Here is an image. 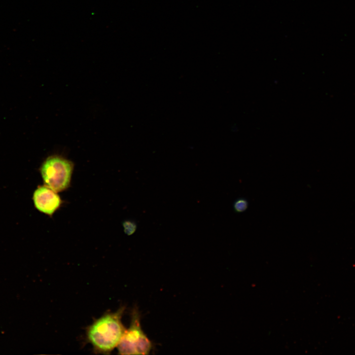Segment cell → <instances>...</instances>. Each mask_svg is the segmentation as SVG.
I'll return each mask as SVG.
<instances>
[{
  "label": "cell",
  "mask_w": 355,
  "mask_h": 355,
  "mask_svg": "<svg viewBox=\"0 0 355 355\" xmlns=\"http://www.w3.org/2000/svg\"><path fill=\"white\" fill-rule=\"evenodd\" d=\"M124 308L107 313L96 320L86 330L88 341L95 352L109 354L117 347L125 330L121 318Z\"/></svg>",
  "instance_id": "cell-1"
},
{
  "label": "cell",
  "mask_w": 355,
  "mask_h": 355,
  "mask_svg": "<svg viewBox=\"0 0 355 355\" xmlns=\"http://www.w3.org/2000/svg\"><path fill=\"white\" fill-rule=\"evenodd\" d=\"M73 169L72 162L58 155L46 158L42 164L40 172L45 186L56 192L69 187Z\"/></svg>",
  "instance_id": "cell-2"
},
{
  "label": "cell",
  "mask_w": 355,
  "mask_h": 355,
  "mask_svg": "<svg viewBox=\"0 0 355 355\" xmlns=\"http://www.w3.org/2000/svg\"><path fill=\"white\" fill-rule=\"evenodd\" d=\"M120 355H148L152 344L142 331L139 313L134 309L129 327L125 329L117 346Z\"/></svg>",
  "instance_id": "cell-3"
},
{
  "label": "cell",
  "mask_w": 355,
  "mask_h": 355,
  "mask_svg": "<svg viewBox=\"0 0 355 355\" xmlns=\"http://www.w3.org/2000/svg\"><path fill=\"white\" fill-rule=\"evenodd\" d=\"M33 200L38 210L49 215H52L62 203L57 192L45 185L39 187L35 191Z\"/></svg>",
  "instance_id": "cell-4"
},
{
  "label": "cell",
  "mask_w": 355,
  "mask_h": 355,
  "mask_svg": "<svg viewBox=\"0 0 355 355\" xmlns=\"http://www.w3.org/2000/svg\"><path fill=\"white\" fill-rule=\"evenodd\" d=\"M248 205V202L246 198H239L233 203V208L236 213H242L247 210Z\"/></svg>",
  "instance_id": "cell-5"
},
{
  "label": "cell",
  "mask_w": 355,
  "mask_h": 355,
  "mask_svg": "<svg viewBox=\"0 0 355 355\" xmlns=\"http://www.w3.org/2000/svg\"><path fill=\"white\" fill-rule=\"evenodd\" d=\"M126 228L127 229V232L129 233V234H131L133 233L136 229V224L132 223V222H128L126 223Z\"/></svg>",
  "instance_id": "cell-6"
}]
</instances>
